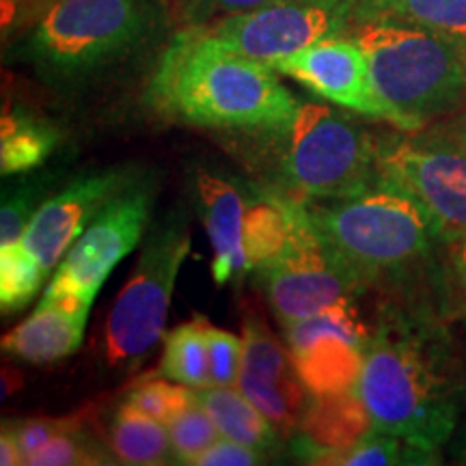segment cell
Segmentation results:
<instances>
[{"mask_svg":"<svg viewBox=\"0 0 466 466\" xmlns=\"http://www.w3.org/2000/svg\"><path fill=\"white\" fill-rule=\"evenodd\" d=\"M275 69L218 44L206 26H182L147 85L156 113L212 130L288 132L300 104Z\"/></svg>","mask_w":466,"mask_h":466,"instance_id":"cell-1","label":"cell"},{"mask_svg":"<svg viewBox=\"0 0 466 466\" xmlns=\"http://www.w3.org/2000/svg\"><path fill=\"white\" fill-rule=\"evenodd\" d=\"M357 391L376 430L439 451L456 430L464 389L439 326L387 311L370 330Z\"/></svg>","mask_w":466,"mask_h":466,"instance_id":"cell-2","label":"cell"},{"mask_svg":"<svg viewBox=\"0 0 466 466\" xmlns=\"http://www.w3.org/2000/svg\"><path fill=\"white\" fill-rule=\"evenodd\" d=\"M300 206L357 289L408 270L439 240L423 209L391 186Z\"/></svg>","mask_w":466,"mask_h":466,"instance_id":"cell-3","label":"cell"},{"mask_svg":"<svg viewBox=\"0 0 466 466\" xmlns=\"http://www.w3.org/2000/svg\"><path fill=\"white\" fill-rule=\"evenodd\" d=\"M352 37L401 132L423 130L466 104V39L393 20L357 22Z\"/></svg>","mask_w":466,"mask_h":466,"instance_id":"cell-4","label":"cell"},{"mask_svg":"<svg viewBox=\"0 0 466 466\" xmlns=\"http://www.w3.org/2000/svg\"><path fill=\"white\" fill-rule=\"evenodd\" d=\"M162 22L158 0H48L22 56L55 83H78L147 42Z\"/></svg>","mask_w":466,"mask_h":466,"instance_id":"cell-5","label":"cell"},{"mask_svg":"<svg viewBox=\"0 0 466 466\" xmlns=\"http://www.w3.org/2000/svg\"><path fill=\"white\" fill-rule=\"evenodd\" d=\"M281 165L283 195L307 203L374 188L376 137L326 104H300Z\"/></svg>","mask_w":466,"mask_h":466,"instance_id":"cell-6","label":"cell"},{"mask_svg":"<svg viewBox=\"0 0 466 466\" xmlns=\"http://www.w3.org/2000/svg\"><path fill=\"white\" fill-rule=\"evenodd\" d=\"M376 171L423 209L439 240H466V149L445 127L376 137Z\"/></svg>","mask_w":466,"mask_h":466,"instance_id":"cell-7","label":"cell"},{"mask_svg":"<svg viewBox=\"0 0 466 466\" xmlns=\"http://www.w3.org/2000/svg\"><path fill=\"white\" fill-rule=\"evenodd\" d=\"M190 242L184 214H168L149 231L134 275L108 313L104 343L113 365L137 363L160 341L175 281L190 253Z\"/></svg>","mask_w":466,"mask_h":466,"instance_id":"cell-8","label":"cell"},{"mask_svg":"<svg viewBox=\"0 0 466 466\" xmlns=\"http://www.w3.org/2000/svg\"><path fill=\"white\" fill-rule=\"evenodd\" d=\"M350 25L352 0H275L203 26L231 52L275 66L309 46L346 35Z\"/></svg>","mask_w":466,"mask_h":466,"instance_id":"cell-9","label":"cell"},{"mask_svg":"<svg viewBox=\"0 0 466 466\" xmlns=\"http://www.w3.org/2000/svg\"><path fill=\"white\" fill-rule=\"evenodd\" d=\"M255 272L281 324L350 305L359 291L330 258L300 203L285 247Z\"/></svg>","mask_w":466,"mask_h":466,"instance_id":"cell-10","label":"cell"},{"mask_svg":"<svg viewBox=\"0 0 466 466\" xmlns=\"http://www.w3.org/2000/svg\"><path fill=\"white\" fill-rule=\"evenodd\" d=\"M151 206L154 184L147 179H137L121 190L72 244L46 289L72 291L96 300L116 264L141 242Z\"/></svg>","mask_w":466,"mask_h":466,"instance_id":"cell-11","label":"cell"},{"mask_svg":"<svg viewBox=\"0 0 466 466\" xmlns=\"http://www.w3.org/2000/svg\"><path fill=\"white\" fill-rule=\"evenodd\" d=\"M283 330L309 395L357 389L370 330L360 322L354 302L283 324Z\"/></svg>","mask_w":466,"mask_h":466,"instance_id":"cell-12","label":"cell"},{"mask_svg":"<svg viewBox=\"0 0 466 466\" xmlns=\"http://www.w3.org/2000/svg\"><path fill=\"white\" fill-rule=\"evenodd\" d=\"M270 67L277 74L294 78L322 100L354 115L387 121L401 130L400 115L378 93L365 52L354 37L339 35L324 39Z\"/></svg>","mask_w":466,"mask_h":466,"instance_id":"cell-13","label":"cell"},{"mask_svg":"<svg viewBox=\"0 0 466 466\" xmlns=\"http://www.w3.org/2000/svg\"><path fill=\"white\" fill-rule=\"evenodd\" d=\"M137 182L134 168L115 167L83 175L67 184L35 214L25 233V247L37 258L46 275L61 264L72 244L96 220L104 206Z\"/></svg>","mask_w":466,"mask_h":466,"instance_id":"cell-14","label":"cell"},{"mask_svg":"<svg viewBox=\"0 0 466 466\" xmlns=\"http://www.w3.org/2000/svg\"><path fill=\"white\" fill-rule=\"evenodd\" d=\"M242 370L236 387L264 412L283 436L300 423L309 391L302 384L289 348L259 318L244 322Z\"/></svg>","mask_w":466,"mask_h":466,"instance_id":"cell-15","label":"cell"},{"mask_svg":"<svg viewBox=\"0 0 466 466\" xmlns=\"http://www.w3.org/2000/svg\"><path fill=\"white\" fill-rule=\"evenodd\" d=\"M371 428L357 389L309 395L300 423L289 434L291 453L309 464H341L343 456Z\"/></svg>","mask_w":466,"mask_h":466,"instance_id":"cell-16","label":"cell"},{"mask_svg":"<svg viewBox=\"0 0 466 466\" xmlns=\"http://www.w3.org/2000/svg\"><path fill=\"white\" fill-rule=\"evenodd\" d=\"M93 300L72 291L46 289L37 309L3 337V350L26 363H52L80 348Z\"/></svg>","mask_w":466,"mask_h":466,"instance_id":"cell-17","label":"cell"},{"mask_svg":"<svg viewBox=\"0 0 466 466\" xmlns=\"http://www.w3.org/2000/svg\"><path fill=\"white\" fill-rule=\"evenodd\" d=\"M199 212L212 247V277L217 285H227L229 279L248 275L242 258L244 217L248 199L244 192L212 171H199L195 177Z\"/></svg>","mask_w":466,"mask_h":466,"instance_id":"cell-18","label":"cell"},{"mask_svg":"<svg viewBox=\"0 0 466 466\" xmlns=\"http://www.w3.org/2000/svg\"><path fill=\"white\" fill-rule=\"evenodd\" d=\"M195 395L225 439L253 447L268 458L281 450L283 434L238 387L195 389Z\"/></svg>","mask_w":466,"mask_h":466,"instance_id":"cell-19","label":"cell"},{"mask_svg":"<svg viewBox=\"0 0 466 466\" xmlns=\"http://www.w3.org/2000/svg\"><path fill=\"white\" fill-rule=\"evenodd\" d=\"M58 145L55 124L28 108H5L0 119V173H31L50 158Z\"/></svg>","mask_w":466,"mask_h":466,"instance_id":"cell-20","label":"cell"},{"mask_svg":"<svg viewBox=\"0 0 466 466\" xmlns=\"http://www.w3.org/2000/svg\"><path fill=\"white\" fill-rule=\"evenodd\" d=\"M354 25L393 20L466 39V0H352Z\"/></svg>","mask_w":466,"mask_h":466,"instance_id":"cell-21","label":"cell"},{"mask_svg":"<svg viewBox=\"0 0 466 466\" xmlns=\"http://www.w3.org/2000/svg\"><path fill=\"white\" fill-rule=\"evenodd\" d=\"M110 447L124 464L154 466L173 462L171 434L165 423L124 404L110 425Z\"/></svg>","mask_w":466,"mask_h":466,"instance_id":"cell-22","label":"cell"},{"mask_svg":"<svg viewBox=\"0 0 466 466\" xmlns=\"http://www.w3.org/2000/svg\"><path fill=\"white\" fill-rule=\"evenodd\" d=\"M206 324V318H195L190 322L179 324L167 335L160 376L182 382L190 389L212 387Z\"/></svg>","mask_w":466,"mask_h":466,"instance_id":"cell-23","label":"cell"},{"mask_svg":"<svg viewBox=\"0 0 466 466\" xmlns=\"http://www.w3.org/2000/svg\"><path fill=\"white\" fill-rule=\"evenodd\" d=\"M52 184V175H31L5 186L0 208V247L25 240L28 225L46 203Z\"/></svg>","mask_w":466,"mask_h":466,"instance_id":"cell-24","label":"cell"},{"mask_svg":"<svg viewBox=\"0 0 466 466\" xmlns=\"http://www.w3.org/2000/svg\"><path fill=\"white\" fill-rule=\"evenodd\" d=\"M46 277L37 258L25 247V242L0 247V309L3 313H15L25 309Z\"/></svg>","mask_w":466,"mask_h":466,"instance_id":"cell-25","label":"cell"},{"mask_svg":"<svg viewBox=\"0 0 466 466\" xmlns=\"http://www.w3.org/2000/svg\"><path fill=\"white\" fill-rule=\"evenodd\" d=\"M346 466H384V464H439V451L423 450L415 442L371 428L360 436L357 445L343 456Z\"/></svg>","mask_w":466,"mask_h":466,"instance_id":"cell-26","label":"cell"},{"mask_svg":"<svg viewBox=\"0 0 466 466\" xmlns=\"http://www.w3.org/2000/svg\"><path fill=\"white\" fill-rule=\"evenodd\" d=\"M167 428L171 434L173 462L177 464H195L197 458L223 436L209 412L197 400L186 408L182 415L175 417Z\"/></svg>","mask_w":466,"mask_h":466,"instance_id":"cell-27","label":"cell"},{"mask_svg":"<svg viewBox=\"0 0 466 466\" xmlns=\"http://www.w3.org/2000/svg\"><path fill=\"white\" fill-rule=\"evenodd\" d=\"M195 400V389L162 376L158 380H147L134 387L127 393L126 404L143 412V415L156 419V421L168 425L175 417L182 415Z\"/></svg>","mask_w":466,"mask_h":466,"instance_id":"cell-28","label":"cell"},{"mask_svg":"<svg viewBox=\"0 0 466 466\" xmlns=\"http://www.w3.org/2000/svg\"><path fill=\"white\" fill-rule=\"evenodd\" d=\"M106 453L91 441L80 423L69 425L67 430L58 432L55 439L46 445L33 458L28 460L31 466H76V464H108Z\"/></svg>","mask_w":466,"mask_h":466,"instance_id":"cell-29","label":"cell"},{"mask_svg":"<svg viewBox=\"0 0 466 466\" xmlns=\"http://www.w3.org/2000/svg\"><path fill=\"white\" fill-rule=\"evenodd\" d=\"M212 387H236L242 370L244 341L225 329L206 324Z\"/></svg>","mask_w":466,"mask_h":466,"instance_id":"cell-30","label":"cell"},{"mask_svg":"<svg viewBox=\"0 0 466 466\" xmlns=\"http://www.w3.org/2000/svg\"><path fill=\"white\" fill-rule=\"evenodd\" d=\"M275 0H171L173 14L182 26H203L225 15L244 14Z\"/></svg>","mask_w":466,"mask_h":466,"instance_id":"cell-31","label":"cell"},{"mask_svg":"<svg viewBox=\"0 0 466 466\" xmlns=\"http://www.w3.org/2000/svg\"><path fill=\"white\" fill-rule=\"evenodd\" d=\"M78 423V419L66 417H39V419H28V421L9 425L11 432L15 436L17 450H20L22 464H28V460L33 458V453H37L46 442L55 439L58 432L67 430L69 425Z\"/></svg>","mask_w":466,"mask_h":466,"instance_id":"cell-32","label":"cell"},{"mask_svg":"<svg viewBox=\"0 0 466 466\" xmlns=\"http://www.w3.org/2000/svg\"><path fill=\"white\" fill-rule=\"evenodd\" d=\"M268 462V456L264 453L253 450V447L242 445V442L225 439H220L209 447L208 451H203L199 458H197L195 464L199 466H255V464H264Z\"/></svg>","mask_w":466,"mask_h":466,"instance_id":"cell-33","label":"cell"},{"mask_svg":"<svg viewBox=\"0 0 466 466\" xmlns=\"http://www.w3.org/2000/svg\"><path fill=\"white\" fill-rule=\"evenodd\" d=\"M0 464L3 466L22 464L20 450H17L15 436H14V432H11L9 425H5L3 436H0Z\"/></svg>","mask_w":466,"mask_h":466,"instance_id":"cell-34","label":"cell"},{"mask_svg":"<svg viewBox=\"0 0 466 466\" xmlns=\"http://www.w3.org/2000/svg\"><path fill=\"white\" fill-rule=\"evenodd\" d=\"M453 268H456L460 294H462L466 305V240L456 242V253H453Z\"/></svg>","mask_w":466,"mask_h":466,"instance_id":"cell-35","label":"cell"},{"mask_svg":"<svg viewBox=\"0 0 466 466\" xmlns=\"http://www.w3.org/2000/svg\"><path fill=\"white\" fill-rule=\"evenodd\" d=\"M441 126L445 127V130L450 132L451 137H456L458 143L466 149V113L460 115V116H453V119H450L447 124H441Z\"/></svg>","mask_w":466,"mask_h":466,"instance_id":"cell-36","label":"cell"},{"mask_svg":"<svg viewBox=\"0 0 466 466\" xmlns=\"http://www.w3.org/2000/svg\"><path fill=\"white\" fill-rule=\"evenodd\" d=\"M3 3H5V7H9V5H11V7H14V5L20 3V0H3Z\"/></svg>","mask_w":466,"mask_h":466,"instance_id":"cell-37","label":"cell"}]
</instances>
